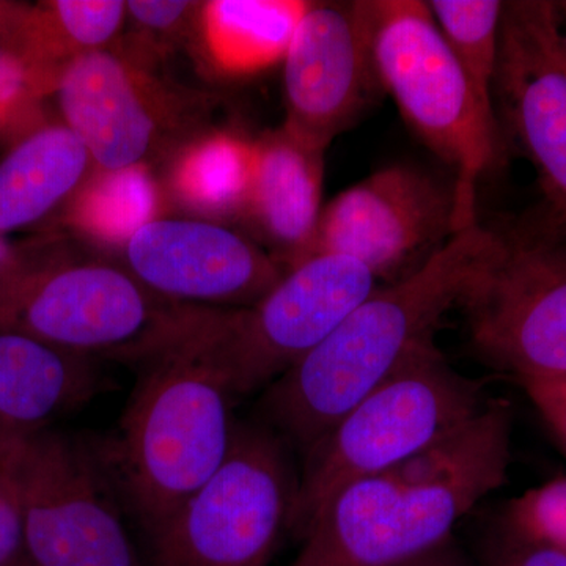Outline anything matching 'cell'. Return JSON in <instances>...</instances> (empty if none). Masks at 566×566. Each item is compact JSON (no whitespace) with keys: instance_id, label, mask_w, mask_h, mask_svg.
Here are the masks:
<instances>
[{"instance_id":"cell-4","label":"cell","mask_w":566,"mask_h":566,"mask_svg":"<svg viewBox=\"0 0 566 566\" xmlns=\"http://www.w3.org/2000/svg\"><path fill=\"white\" fill-rule=\"evenodd\" d=\"M491 398L434 340L349 409L304 455L290 532L303 538L342 488L403 463L479 416Z\"/></svg>"},{"instance_id":"cell-24","label":"cell","mask_w":566,"mask_h":566,"mask_svg":"<svg viewBox=\"0 0 566 566\" xmlns=\"http://www.w3.org/2000/svg\"><path fill=\"white\" fill-rule=\"evenodd\" d=\"M50 88L21 59L0 48V139H18L41 128L40 102Z\"/></svg>"},{"instance_id":"cell-8","label":"cell","mask_w":566,"mask_h":566,"mask_svg":"<svg viewBox=\"0 0 566 566\" xmlns=\"http://www.w3.org/2000/svg\"><path fill=\"white\" fill-rule=\"evenodd\" d=\"M9 465L20 491L31 566H148L92 438L57 430L18 439Z\"/></svg>"},{"instance_id":"cell-18","label":"cell","mask_w":566,"mask_h":566,"mask_svg":"<svg viewBox=\"0 0 566 566\" xmlns=\"http://www.w3.org/2000/svg\"><path fill=\"white\" fill-rule=\"evenodd\" d=\"M92 158L69 126L43 125L0 161V234L40 221L80 188Z\"/></svg>"},{"instance_id":"cell-11","label":"cell","mask_w":566,"mask_h":566,"mask_svg":"<svg viewBox=\"0 0 566 566\" xmlns=\"http://www.w3.org/2000/svg\"><path fill=\"white\" fill-rule=\"evenodd\" d=\"M494 109L501 134L526 156L566 223V28L556 2H505Z\"/></svg>"},{"instance_id":"cell-6","label":"cell","mask_w":566,"mask_h":566,"mask_svg":"<svg viewBox=\"0 0 566 566\" xmlns=\"http://www.w3.org/2000/svg\"><path fill=\"white\" fill-rule=\"evenodd\" d=\"M289 449L270 424L237 422L221 465L145 535L150 566H270L300 488Z\"/></svg>"},{"instance_id":"cell-31","label":"cell","mask_w":566,"mask_h":566,"mask_svg":"<svg viewBox=\"0 0 566 566\" xmlns=\"http://www.w3.org/2000/svg\"><path fill=\"white\" fill-rule=\"evenodd\" d=\"M31 256L28 252L13 248L6 240V234H0V290L20 273Z\"/></svg>"},{"instance_id":"cell-20","label":"cell","mask_w":566,"mask_h":566,"mask_svg":"<svg viewBox=\"0 0 566 566\" xmlns=\"http://www.w3.org/2000/svg\"><path fill=\"white\" fill-rule=\"evenodd\" d=\"M255 161V142L229 133L211 134L180 153L170 185L180 202L203 214L245 212Z\"/></svg>"},{"instance_id":"cell-5","label":"cell","mask_w":566,"mask_h":566,"mask_svg":"<svg viewBox=\"0 0 566 566\" xmlns=\"http://www.w3.org/2000/svg\"><path fill=\"white\" fill-rule=\"evenodd\" d=\"M371 50L382 92L455 174V232L476 226L479 185L497 161L502 134L476 103L428 2L374 0Z\"/></svg>"},{"instance_id":"cell-33","label":"cell","mask_w":566,"mask_h":566,"mask_svg":"<svg viewBox=\"0 0 566 566\" xmlns=\"http://www.w3.org/2000/svg\"><path fill=\"white\" fill-rule=\"evenodd\" d=\"M558 13H560L562 21H564L565 28H566V2H556Z\"/></svg>"},{"instance_id":"cell-10","label":"cell","mask_w":566,"mask_h":566,"mask_svg":"<svg viewBox=\"0 0 566 566\" xmlns=\"http://www.w3.org/2000/svg\"><path fill=\"white\" fill-rule=\"evenodd\" d=\"M455 233L453 188L397 164L349 186L323 208L307 256H346L389 283L419 270Z\"/></svg>"},{"instance_id":"cell-32","label":"cell","mask_w":566,"mask_h":566,"mask_svg":"<svg viewBox=\"0 0 566 566\" xmlns=\"http://www.w3.org/2000/svg\"><path fill=\"white\" fill-rule=\"evenodd\" d=\"M20 438H7V436H0V460L10 455L14 444Z\"/></svg>"},{"instance_id":"cell-15","label":"cell","mask_w":566,"mask_h":566,"mask_svg":"<svg viewBox=\"0 0 566 566\" xmlns=\"http://www.w3.org/2000/svg\"><path fill=\"white\" fill-rule=\"evenodd\" d=\"M63 125L102 170L142 164L158 139L164 114L158 88L118 55L104 50L71 61L55 82Z\"/></svg>"},{"instance_id":"cell-25","label":"cell","mask_w":566,"mask_h":566,"mask_svg":"<svg viewBox=\"0 0 566 566\" xmlns=\"http://www.w3.org/2000/svg\"><path fill=\"white\" fill-rule=\"evenodd\" d=\"M505 524L566 551V479L528 490L509 505Z\"/></svg>"},{"instance_id":"cell-28","label":"cell","mask_w":566,"mask_h":566,"mask_svg":"<svg viewBox=\"0 0 566 566\" xmlns=\"http://www.w3.org/2000/svg\"><path fill=\"white\" fill-rule=\"evenodd\" d=\"M526 390L528 400L534 403L536 411L545 419L566 444V376L560 378H531L516 379Z\"/></svg>"},{"instance_id":"cell-12","label":"cell","mask_w":566,"mask_h":566,"mask_svg":"<svg viewBox=\"0 0 566 566\" xmlns=\"http://www.w3.org/2000/svg\"><path fill=\"white\" fill-rule=\"evenodd\" d=\"M356 260L319 253L289 268L263 300L234 311L238 397L266 389L326 340L378 283Z\"/></svg>"},{"instance_id":"cell-19","label":"cell","mask_w":566,"mask_h":566,"mask_svg":"<svg viewBox=\"0 0 566 566\" xmlns=\"http://www.w3.org/2000/svg\"><path fill=\"white\" fill-rule=\"evenodd\" d=\"M308 3L214 0L200 10V35L216 70L249 76L283 62Z\"/></svg>"},{"instance_id":"cell-1","label":"cell","mask_w":566,"mask_h":566,"mask_svg":"<svg viewBox=\"0 0 566 566\" xmlns=\"http://www.w3.org/2000/svg\"><path fill=\"white\" fill-rule=\"evenodd\" d=\"M237 308L182 305L132 365L136 382L109 436L92 438L125 506L150 534L221 465L232 442Z\"/></svg>"},{"instance_id":"cell-17","label":"cell","mask_w":566,"mask_h":566,"mask_svg":"<svg viewBox=\"0 0 566 566\" xmlns=\"http://www.w3.org/2000/svg\"><path fill=\"white\" fill-rule=\"evenodd\" d=\"M255 145V175L245 214L292 268L307 256L322 216L326 151L283 126Z\"/></svg>"},{"instance_id":"cell-7","label":"cell","mask_w":566,"mask_h":566,"mask_svg":"<svg viewBox=\"0 0 566 566\" xmlns=\"http://www.w3.org/2000/svg\"><path fill=\"white\" fill-rule=\"evenodd\" d=\"M181 307L122 268L32 255L0 292V331L133 365Z\"/></svg>"},{"instance_id":"cell-13","label":"cell","mask_w":566,"mask_h":566,"mask_svg":"<svg viewBox=\"0 0 566 566\" xmlns=\"http://www.w3.org/2000/svg\"><path fill=\"white\" fill-rule=\"evenodd\" d=\"M374 0L311 2L283 59L294 137L327 150L382 92L376 76Z\"/></svg>"},{"instance_id":"cell-21","label":"cell","mask_w":566,"mask_h":566,"mask_svg":"<svg viewBox=\"0 0 566 566\" xmlns=\"http://www.w3.org/2000/svg\"><path fill=\"white\" fill-rule=\"evenodd\" d=\"M98 170L71 197L69 221L77 232L102 244L126 248L142 227L155 221L158 189L142 164Z\"/></svg>"},{"instance_id":"cell-23","label":"cell","mask_w":566,"mask_h":566,"mask_svg":"<svg viewBox=\"0 0 566 566\" xmlns=\"http://www.w3.org/2000/svg\"><path fill=\"white\" fill-rule=\"evenodd\" d=\"M126 2L54 0L39 6L40 39L52 70H62L85 52L102 50L120 29Z\"/></svg>"},{"instance_id":"cell-29","label":"cell","mask_w":566,"mask_h":566,"mask_svg":"<svg viewBox=\"0 0 566 566\" xmlns=\"http://www.w3.org/2000/svg\"><path fill=\"white\" fill-rule=\"evenodd\" d=\"M191 2H155V0H133L126 2V11L133 20L148 29H170L192 9Z\"/></svg>"},{"instance_id":"cell-9","label":"cell","mask_w":566,"mask_h":566,"mask_svg":"<svg viewBox=\"0 0 566 566\" xmlns=\"http://www.w3.org/2000/svg\"><path fill=\"white\" fill-rule=\"evenodd\" d=\"M457 307L472 348L516 379L566 376V248L531 234L497 244Z\"/></svg>"},{"instance_id":"cell-3","label":"cell","mask_w":566,"mask_h":566,"mask_svg":"<svg viewBox=\"0 0 566 566\" xmlns=\"http://www.w3.org/2000/svg\"><path fill=\"white\" fill-rule=\"evenodd\" d=\"M497 240L476 223L453 234L419 270L376 286L326 340L264 389V423L304 457L417 346L434 340Z\"/></svg>"},{"instance_id":"cell-2","label":"cell","mask_w":566,"mask_h":566,"mask_svg":"<svg viewBox=\"0 0 566 566\" xmlns=\"http://www.w3.org/2000/svg\"><path fill=\"white\" fill-rule=\"evenodd\" d=\"M512 433V405L491 398L434 446L342 488L301 538L290 566H398L442 545L504 485Z\"/></svg>"},{"instance_id":"cell-14","label":"cell","mask_w":566,"mask_h":566,"mask_svg":"<svg viewBox=\"0 0 566 566\" xmlns=\"http://www.w3.org/2000/svg\"><path fill=\"white\" fill-rule=\"evenodd\" d=\"M125 251L128 273L145 289L197 307H252L286 273L232 230L188 219H155Z\"/></svg>"},{"instance_id":"cell-22","label":"cell","mask_w":566,"mask_h":566,"mask_svg":"<svg viewBox=\"0 0 566 566\" xmlns=\"http://www.w3.org/2000/svg\"><path fill=\"white\" fill-rule=\"evenodd\" d=\"M436 24L471 85L476 103L495 117L494 81L499 31L505 2L499 0H433L428 2Z\"/></svg>"},{"instance_id":"cell-30","label":"cell","mask_w":566,"mask_h":566,"mask_svg":"<svg viewBox=\"0 0 566 566\" xmlns=\"http://www.w3.org/2000/svg\"><path fill=\"white\" fill-rule=\"evenodd\" d=\"M398 566H471L465 562L463 554L453 545L452 538L447 539L442 545L428 551L422 556L412 558Z\"/></svg>"},{"instance_id":"cell-26","label":"cell","mask_w":566,"mask_h":566,"mask_svg":"<svg viewBox=\"0 0 566 566\" xmlns=\"http://www.w3.org/2000/svg\"><path fill=\"white\" fill-rule=\"evenodd\" d=\"M483 566H566V551L506 526L493 532L482 547Z\"/></svg>"},{"instance_id":"cell-16","label":"cell","mask_w":566,"mask_h":566,"mask_svg":"<svg viewBox=\"0 0 566 566\" xmlns=\"http://www.w3.org/2000/svg\"><path fill=\"white\" fill-rule=\"evenodd\" d=\"M93 357L0 331V436L25 438L80 411L107 385Z\"/></svg>"},{"instance_id":"cell-27","label":"cell","mask_w":566,"mask_h":566,"mask_svg":"<svg viewBox=\"0 0 566 566\" xmlns=\"http://www.w3.org/2000/svg\"><path fill=\"white\" fill-rule=\"evenodd\" d=\"M0 566H31L25 547L20 491L9 465V457L0 460Z\"/></svg>"}]
</instances>
